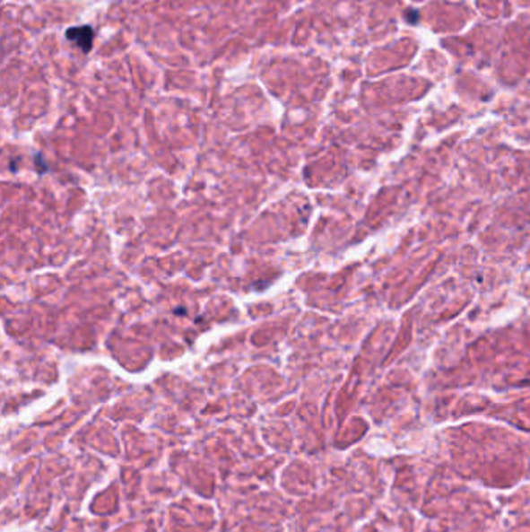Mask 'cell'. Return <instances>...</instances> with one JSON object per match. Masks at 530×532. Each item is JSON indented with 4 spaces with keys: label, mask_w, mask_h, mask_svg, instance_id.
Here are the masks:
<instances>
[{
    "label": "cell",
    "mask_w": 530,
    "mask_h": 532,
    "mask_svg": "<svg viewBox=\"0 0 530 532\" xmlns=\"http://www.w3.org/2000/svg\"><path fill=\"white\" fill-rule=\"evenodd\" d=\"M93 29L91 25H82V27H72L65 31V38L70 42H74L76 48L83 53H89L92 50Z\"/></svg>",
    "instance_id": "6da1fadb"
}]
</instances>
